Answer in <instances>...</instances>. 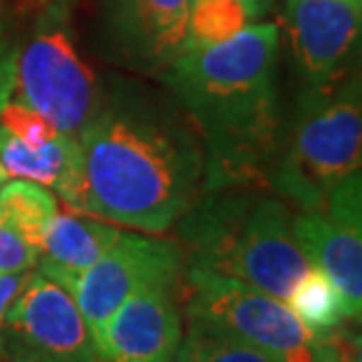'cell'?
Returning a JSON list of instances; mask_svg holds the SVG:
<instances>
[{
	"instance_id": "obj_4",
	"label": "cell",
	"mask_w": 362,
	"mask_h": 362,
	"mask_svg": "<svg viewBox=\"0 0 362 362\" xmlns=\"http://www.w3.org/2000/svg\"><path fill=\"white\" fill-rule=\"evenodd\" d=\"M362 171V73L322 91H302L288 150L269 182L299 211H315Z\"/></svg>"
},
{
	"instance_id": "obj_25",
	"label": "cell",
	"mask_w": 362,
	"mask_h": 362,
	"mask_svg": "<svg viewBox=\"0 0 362 362\" xmlns=\"http://www.w3.org/2000/svg\"><path fill=\"white\" fill-rule=\"evenodd\" d=\"M243 3L248 7L250 17L255 19V17H262V14H267V10L272 7L274 0H243Z\"/></svg>"
},
{
	"instance_id": "obj_13",
	"label": "cell",
	"mask_w": 362,
	"mask_h": 362,
	"mask_svg": "<svg viewBox=\"0 0 362 362\" xmlns=\"http://www.w3.org/2000/svg\"><path fill=\"white\" fill-rule=\"evenodd\" d=\"M119 234L94 215L57 213L37 252V272L73 295L80 276L112 248Z\"/></svg>"
},
{
	"instance_id": "obj_30",
	"label": "cell",
	"mask_w": 362,
	"mask_h": 362,
	"mask_svg": "<svg viewBox=\"0 0 362 362\" xmlns=\"http://www.w3.org/2000/svg\"><path fill=\"white\" fill-rule=\"evenodd\" d=\"M5 3H7V0H0V10H3V7H5Z\"/></svg>"
},
{
	"instance_id": "obj_29",
	"label": "cell",
	"mask_w": 362,
	"mask_h": 362,
	"mask_svg": "<svg viewBox=\"0 0 362 362\" xmlns=\"http://www.w3.org/2000/svg\"><path fill=\"white\" fill-rule=\"evenodd\" d=\"M318 341H320V339H318ZM320 344H322V341H320ZM322 346H325V344H322ZM325 349H327V346H325ZM327 353H329V349H327ZM329 360H332V362H337V360L332 358V353H329Z\"/></svg>"
},
{
	"instance_id": "obj_24",
	"label": "cell",
	"mask_w": 362,
	"mask_h": 362,
	"mask_svg": "<svg viewBox=\"0 0 362 362\" xmlns=\"http://www.w3.org/2000/svg\"><path fill=\"white\" fill-rule=\"evenodd\" d=\"M285 362H332V360H329V353L325 346L313 337L309 344L299 346L297 351L288 353V356H285Z\"/></svg>"
},
{
	"instance_id": "obj_11",
	"label": "cell",
	"mask_w": 362,
	"mask_h": 362,
	"mask_svg": "<svg viewBox=\"0 0 362 362\" xmlns=\"http://www.w3.org/2000/svg\"><path fill=\"white\" fill-rule=\"evenodd\" d=\"M182 341L178 285H150L129 297L96 341L98 362H173Z\"/></svg>"
},
{
	"instance_id": "obj_6",
	"label": "cell",
	"mask_w": 362,
	"mask_h": 362,
	"mask_svg": "<svg viewBox=\"0 0 362 362\" xmlns=\"http://www.w3.org/2000/svg\"><path fill=\"white\" fill-rule=\"evenodd\" d=\"M17 101L40 112L49 124L68 136L96 117L98 87L91 68L80 59L66 30L42 28L17 52Z\"/></svg>"
},
{
	"instance_id": "obj_20",
	"label": "cell",
	"mask_w": 362,
	"mask_h": 362,
	"mask_svg": "<svg viewBox=\"0 0 362 362\" xmlns=\"http://www.w3.org/2000/svg\"><path fill=\"white\" fill-rule=\"evenodd\" d=\"M337 362H362V313L346 318L341 325L318 334Z\"/></svg>"
},
{
	"instance_id": "obj_21",
	"label": "cell",
	"mask_w": 362,
	"mask_h": 362,
	"mask_svg": "<svg viewBox=\"0 0 362 362\" xmlns=\"http://www.w3.org/2000/svg\"><path fill=\"white\" fill-rule=\"evenodd\" d=\"M37 262V248L30 245L17 229L0 220V274L28 272Z\"/></svg>"
},
{
	"instance_id": "obj_7",
	"label": "cell",
	"mask_w": 362,
	"mask_h": 362,
	"mask_svg": "<svg viewBox=\"0 0 362 362\" xmlns=\"http://www.w3.org/2000/svg\"><path fill=\"white\" fill-rule=\"evenodd\" d=\"M0 334L10 362H98L96 341L73 295L40 272L28 276Z\"/></svg>"
},
{
	"instance_id": "obj_15",
	"label": "cell",
	"mask_w": 362,
	"mask_h": 362,
	"mask_svg": "<svg viewBox=\"0 0 362 362\" xmlns=\"http://www.w3.org/2000/svg\"><path fill=\"white\" fill-rule=\"evenodd\" d=\"M59 213V204L42 185L30 180H10L0 187V220L35 245L40 252L45 232Z\"/></svg>"
},
{
	"instance_id": "obj_12",
	"label": "cell",
	"mask_w": 362,
	"mask_h": 362,
	"mask_svg": "<svg viewBox=\"0 0 362 362\" xmlns=\"http://www.w3.org/2000/svg\"><path fill=\"white\" fill-rule=\"evenodd\" d=\"M189 0H110L112 35L131 59L164 68L187 47Z\"/></svg>"
},
{
	"instance_id": "obj_8",
	"label": "cell",
	"mask_w": 362,
	"mask_h": 362,
	"mask_svg": "<svg viewBox=\"0 0 362 362\" xmlns=\"http://www.w3.org/2000/svg\"><path fill=\"white\" fill-rule=\"evenodd\" d=\"M185 250L178 243L143 234H119L105 255L80 276L73 290L89 332L98 341L110 315L150 285H180Z\"/></svg>"
},
{
	"instance_id": "obj_1",
	"label": "cell",
	"mask_w": 362,
	"mask_h": 362,
	"mask_svg": "<svg viewBox=\"0 0 362 362\" xmlns=\"http://www.w3.org/2000/svg\"><path fill=\"white\" fill-rule=\"evenodd\" d=\"M279 40L276 24L245 26L166 66V84L206 136L208 189L264 180L279 136Z\"/></svg>"
},
{
	"instance_id": "obj_22",
	"label": "cell",
	"mask_w": 362,
	"mask_h": 362,
	"mask_svg": "<svg viewBox=\"0 0 362 362\" xmlns=\"http://www.w3.org/2000/svg\"><path fill=\"white\" fill-rule=\"evenodd\" d=\"M14 78H17V45L10 40L5 26L0 24V110L14 94Z\"/></svg>"
},
{
	"instance_id": "obj_27",
	"label": "cell",
	"mask_w": 362,
	"mask_h": 362,
	"mask_svg": "<svg viewBox=\"0 0 362 362\" xmlns=\"http://www.w3.org/2000/svg\"><path fill=\"white\" fill-rule=\"evenodd\" d=\"M5 360V351H3V334H0V362Z\"/></svg>"
},
{
	"instance_id": "obj_18",
	"label": "cell",
	"mask_w": 362,
	"mask_h": 362,
	"mask_svg": "<svg viewBox=\"0 0 362 362\" xmlns=\"http://www.w3.org/2000/svg\"><path fill=\"white\" fill-rule=\"evenodd\" d=\"M250 19L243 0H189L185 52L229 40L248 26Z\"/></svg>"
},
{
	"instance_id": "obj_19",
	"label": "cell",
	"mask_w": 362,
	"mask_h": 362,
	"mask_svg": "<svg viewBox=\"0 0 362 362\" xmlns=\"http://www.w3.org/2000/svg\"><path fill=\"white\" fill-rule=\"evenodd\" d=\"M0 131H5V134H10L12 138H17V141L26 145H33V148L61 134L40 112L30 110L28 105L19 101H7L3 110H0Z\"/></svg>"
},
{
	"instance_id": "obj_14",
	"label": "cell",
	"mask_w": 362,
	"mask_h": 362,
	"mask_svg": "<svg viewBox=\"0 0 362 362\" xmlns=\"http://www.w3.org/2000/svg\"><path fill=\"white\" fill-rule=\"evenodd\" d=\"M0 166L12 178L57 189V194L75 213H82L84 171L78 136L57 134L52 141L33 148L0 131Z\"/></svg>"
},
{
	"instance_id": "obj_31",
	"label": "cell",
	"mask_w": 362,
	"mask_h": 362,
	"mask_svg": "<svg viewBox=\"0 0 362 362\" xmlns=\"http://www.w3.org/2000/svg\"><path fill=\"white\" fill-rule=\"evenodd\" d=\"M349 3H351V0H349Z\"/></svg>"
},
{
	"instance_id": "obj_16",
	"label": "cell",
	"mask_w": 362,
	"mask_h": 362,
	"mask_svg": "<svg viewBox=\"0 0 362 362\" xmlns=\"http://www.w3.org/2000/svg\"><path fill=\"white\" fill-rule=\"evenodd\" d=\"M288 306L313 337L329 332L353 315L341 292L315 267H311L302 276V281L292 288Z\"/></svg>"
},
{
	"instance_id": "obj_3",
	"label": "cell",
	"mask_w": 362,
	"mask_h": 362,
	"mask_svg": "<svg viewBox=\"0 0 362 362\" xmlns=\"http://www.w3.org/2000/svg\"><path fill=\"white\" fill-rule=\"evenodd\" d=\"M213 192L218 194L182 215V238L189 248L185 267L229 276L288 302L311 269L288 204L257 192Z\"/></svg>"
},
{
	"instance_id": "obj_9",
	"label": "cell",
	"mask_w": 362,
	"mask_h": 362,
	"mask_svg": "<svg viewBox=\"0 0 362 362\" xmlns=\"http://www.w3.org/2000/svg\"><path fill=\"white\" fill-rule=\"evenodd\" d=\"M283 21L304 91L362 73V10L349 0H285Z\"/></svg>"
},
{
	"instance_id": "obj_10",
	"label": "cell",
	"mask_w": 362,
	"mask_h": 362,
	"mask_svg": "<svg viewBox=\"0 0 362 362\" xmlns=\"http://www.w3.org/2000/svg\"><path fill=\"white\" fill-rule=\"evenodd\" d=\"M295 236L353 315L362 313V171L339 182L320 208L295 215Z\"/></svg>"
},
{
	"instance_id": "obj_2",
	"label": "cell",
	"mask_w": 362,
	"mask_h": 362,
	"mask_svg": "<svg viewBox=\"0 0 362 362\" xmlns=\"http://www.w3.org/2000/svg\"><path fill=\"white\" fill-rule=\"evenodd\" d=\"M78 138L84 215L161 234L197 204L206 164L178 131L129 112H96Z\"/></svg>"
},
{
	"instance_id": "obj_5",
	"label": "cell",
	"mask_w": 362,
	"mask_h": 362,
	"mask_svg": "<svg viewBox=\"0 0 362 362\" xmlns=\"http://www.w3.org/2000/svg\"><path fill=\"white\" fill-rule=\"evenodd\" d=\"M182 279L185 318L192 325L236 337L283 358L313 339L288 304L248 283L197 267H185Z\"/></svg>"
},
{
	"instance_id": "obj_28",
	"label": "cell",
	"mask_w": 362,
	"mask_h": 362,
	"mask_svg": "<svg viewBox=\"0 0 362 362\" xmlns=\"http://www.w3.org/2000/svg\"><path fill=\"white\" fill-rule=\"evenodd\" d=\"M351 5H356L358 10H362V0H351Z\"/></svg>"
},
{
	"instance_id": "obj_26",
	"label": "cell",
	"mask_w": 362,
	"mask_h": 362,
	"mask_svg": "<svg viewBox=\"0 0 362 362\" xmlns=\"http://www.w3.org/2000/svg\"><path fill=\"white\" fill-rule=\"evenodd\" d=\"M7 178H10V175H7V173H5V168L0 166V187H3V182H5Z\"/></svg>"
},
{
	"instance_id": "obj_17",
	"label": "cell",
	"mask_w": 362,
	"mask_h": 362,
	"mask_svg": "<svg viewBox=\"0 0 362 362\" xmlns=\"http://www.w3.org/2000/svg\"><path fill=\"white\" fill-rule=\"evenodd\" d=\"M173 362H285L283 356L236 337L187 322Z\"/></svg>"
},
{
	"instance_id": "obj_23",
	"label": "cell",
	"mask_w": 362,
	"mask_h": 362,
	"mask_svg": "<svg viewBox=\"0 0 362 362\" xmlns=\"http://www.w3.org/2000/svg\"><path fill=\"white\" fill-rule=\"evenodd\" d=\"M28 276H30L28 272H21V274H0V325H3V318H5L7 309H10L14 299L19 297V292L24 290Z\"/></svg>"
}]
</instances>
